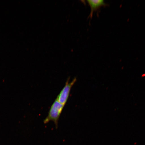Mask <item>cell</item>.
<instances>
[{"label":"cell","instance_id":"obj_3","mask_svg":"<svg viewBox=\"0 0 145 145\" xmlns=\"http://www.w3.org/2000/svg\"><path fill=\"white\" fill-rule=\"evenodd\" d=\"M88 3L91 9L89 17L92 18L93 17L94 12L97 11L101 7H106L108 5L103 0H88Z\"/></svg>","mask_w":145,"mask_h":145},{"label":"cell","instance_id":"obj_2","mask_svg":"<svg viewBox=\"0 0 145 145\" xmlns=\"http://www.w3.org/2000/svg\"><path fill=\"white\" fill-rule=\"evenodd\" d=\"M69 78L68 79L65 86L56 99L59 103L64 105H66L68 100L72 87L77 81L76 78H75L69 82Z\"/></svg>","mask_w":145,"mask_h":145},{"label":"cell","instance_id":"obj_1","mask_svg":"<svg viewBox=\"0 0 145 145\" xmlns=\"http://www.w3.org/2000/svg\"><path fill=\"white\" fill-rule=\"evenodd\" d=\"M65 106L56 99L51 106L48 116L43 121L44 124H46L50 121H53L57 127L59 118Z\"/></svg>","mask_w":145,"mask_h":145}]
</instances>
